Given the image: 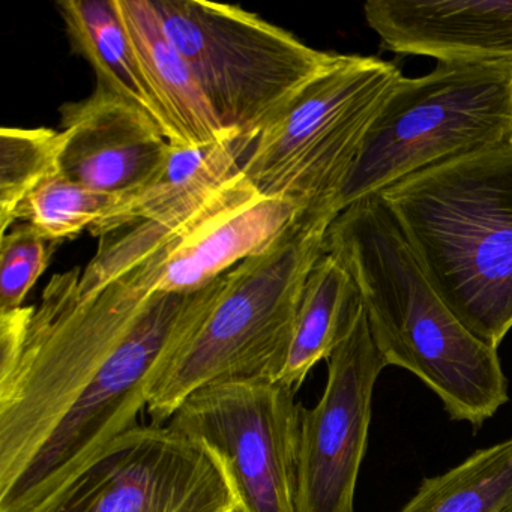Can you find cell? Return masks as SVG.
Returning <instances> with one entry per match:
<instances>
[{
	"mask_svg": "<svg viewBox=\"0 0 512 512\" xmlns=\"http://www.w3.org/2000/svg\"><path fill=\"white\" fill-rule=\"evenodd\" d=\"M323 253L355 281L386 367L415 374L452 419L475 428L508 403L497 349L475 337L437 295L380 194L334 218Z\"/></svg>",
	"mask_w": 512,
	"mask_h": 512,
	"instance_id": "obj_1",
	"label": "cell"
},
{
	"mask_svg": "<svg viewBox=\"0 0 512 512\" xmlns=\"http://www.w3.org/2000/svg\"><path fill=\"white\" fill-rule=\"evenodd\" d=\"M379 194L437 295L499 349L512 329V146L431 167Z\"/></svg>",
	"mask_w": 512,
	"mask_h": 512,
	"instance_id": "obj_2",
	"label": "cell"
},
{
	"mask_svg": "<svg viewBox=\"0 0 512 512\" xmlns=\"http://www.w3.org/2000/svg\"><path fill=\"white\" fill-rule=\"evenodd\" d=\"M53 275L13 370L0 377V493L25 472L130 334L151 292L122 275L94 289Z\"/></svg>",
	"mask_w": 512,
	"mask_h": 512,
	"instance_id": "obj_3",
	"label": "cell"
},
{
	"mask_svg": "<svg viewBox=\"0 0 512 512\" xmlns=\"http://www.w3.org/2000/svg\"><path fill=\"white\" fill-rule=\"evenodd\" d=\"M335 217L329 211L302 212L268 250L227 272L205 322L152 376L146 404L152 424H167L182 401L208 383L280 379L305 281Z\"/></svg>",
	"mask_w": 512,
	"mask_h": 512,
	"instance_id": "obj_4",
	"label": "cell"
},
{
	"mask_svg": "<svg viewBox=\"0 0 512 512\" xmlns=\"http://www.w3.org/2000/svg\"><path fill=\"white\" fill-rule=\"evenodd\" d=\"M512 146V62L440 61L401 77L374 113L335 197L340 214L415 173Z\"/></svg>",
	"mask_w": 512,
	"mask_h": 512,
	"instance_id": "obj_5",
	"label": "cell"
},
{
	"mask_svg": "<svg viewBox=\"0 0 512 512\" xmlns=\"http://www.w3.org/2000/svg\"><path fill=\"white\" fill-rule=\"evenodd\" d=\"M226 274L188 295L151 293L142 316L7 491L0 512H38L113 440L137 425L157 368L211 313Z\"/></svg>",
	"mask_w": 512,
	"mask_h": 512,
	"instance_id": "obj_6",
	"label": "cell"
},
{
	"mask_svg": "<svg viewBox=\"0 0 512 512\" xmlns=\"http://www.w3.org/2000/svg\"><path fill=\"white\" fill-rule=\"evenodd\" d=\"M401 77L392 62L338 55L263 127L242 175L263 196L338 215L335 197L365 130Z\"/></svg>",
	"mask_w": 512,
	"mask_h": 512,
	"instance_id": "obj_7",
	"label": "cell"
},
{
	"mask_svg": "<svg viewBox=\"0 0 512 512\" xmlns=\"http://www.w3.org/2000/svg\"><path fill=\"white\" fill-rule=\"evenodd\" d=\"M152 5L230 133L259 136L338 58L233 5L208 0H152Z\"/></svg>",
	"mask_w": 512,
	"mask_h": 512,
	"instance_id": "obj_8",
	"label": "cell"
},
{
	"mask_svg": "<svg viewBox=\"0 0 512 512\" xmlns=\"http://www.w3.org/2000/svg\"><path fill=\"white\" fill-rule=\"evenodd\" d=\"M302 212L263 196L241 173L187 214L101 238L80 284L94 289L127 275L151 293H196L268 250Z\"/></svg>",
	"mask_w": 512,
	"mask_h": 512,
	"instance_id": "obj_9",
	"label": "cell"
},
{
	"mask_svg": "<svg viewBox=\"0 0 512 512\" xmlns=\"http://www.w3.org/2000/svg\"><path fill=\"white\" fill-rule=\"evenodd\" d=\"M295 395L280 380L208 383L182 401L167 425L211 452L236 512H296L301 404Z\"/></svg>",
	"mask_w": 512,
	"mask_h": 512,
	"instance_id": "obj_10",
	"label": "cell"
},
{
	"mask_svg": "<svg viewBox=\"0 0 512 512\" xmlns=\"http://www.w3.org/2000/svg\"><path fill=\"white\" fill-rule=\"evenodd\" d=\"M38 512H236L211 452L169 425L131 428Z\"/></svg>",
	"mask_w": 512,
	"mask_h": 512,
	"instance_id": "obj_11",
	"label": "cell"
},
{
	"mask_svg": "<svg viewBox=\"0 0 512 512\" xmlns=\"http://www.w3.org/2000/svg\"><path fill=\"white\" fill-rule=\"evenodd\" d=\"M385 367L362 305L329 356L319 403L311 409L301 404L296 512H353L374 385Z\"/></svg>",
	"mask_w": 512,
	"mask_h": 512,
	"instance_id": "obj_12",
	"label": "cell"
},
{
	"mask_svg": "<svg viewBox=\"0 0 512 512\" xmlns=\"http://www.w3.org/2000/svg\"><path fill=\"white\" fill-rule=\"evenodd\" d=\"M61 172L89 190L124 197L151 181L169 157V140L145 113L97 86L61 107Z\"/></svg>",
	"mask_w": 512,
	"mask_h": 512,
	"instance_id": "obj_13",
	"label": "cell"
},
{
	"mask_svg": "<svg viewBox=\"0 0 512 512\" xmlns=\"http://www.w3.org/2000/svg\"><path fill=\"white\" fill-rule=\"evenodd\" d=\"M364 16L395 55L512 62V0H370Z\"/></svg>",
	"mask_w": 512,
	"mask_h": 512,
	"instance_id": "obj_14",
	"label": "cell"
},
{
	"mask_svg": "<svg viewBox=\"0 0 512 512\" xmlns=\"http://www.w3.org/2000/svg\"><path fill=\"white\" fill-rule=\"evenodd\" d=\"M115 2L170 145L197 148L238 134L224 130L187 59L167 37L152 0Z\"/></svg>",
	"mask_w": 512,
	"mask_h": 512,
	"instance_id": "obj_15",
	"label": "cell"
},
{
	"mask_svg": "<svg viewBox=\"0 0 512 512\" xmlns=\"http://www.w3.org/2000/svg\"><path fill=\"white\" fill-rule=\"evenodd\" d=\"M257 136L232 134L197 148H170L164 166L142 188L119 197L89 232L104 238L142 223L187 214L241 175Z\"/></svg>",
	"mask_w": 512,
	"mask_h": 512,
	"instance_id": "obj_16",
	"label": "cell"
},
{
	"mask_svg": "<svg viewBox=\"0 0 512 512\" xmlns=\"http://www.w3.org/2000/svg\"><path fill=\"white\" fill-rule=\"evenodd\" d=\"M361 310L355 281L337 259L323 253L305 281L295 337L278 380L298 392L314 365L337 349Z\"/></svg>",
	"mask_w": 512,
	"mask_h": 512,
	"instance_id": "obj_17",
	"label": "cell"
},
{
	"mask_svg": "<svg viewBox=\"0 0 512 512\" xmlns=\"http://www.w3.org/2000/svg\"><path fill=\"white\" fill-rule=\"evenodd\" d=\"M58 8L71 47L94 68L97 86L148 115L166 136L163 115L140 73L115 0H64Z\"/></svg>",
	"mask_w": 512,
	"mask_h": 512,
	"instance_id": "obj_18",
	"label": "cell"
},
{
	"mask_svg": "<svg viewBox=\"0 0 512 512\" xmlns=\"http://www.w3.org/2000/svg\"><path fill=\"white\" fill-rule=\"evenodd\" d=\"M400 512H512V439L425 478Z\"/></svg>",
	"mask_w": 512,
	"mask_h": 512,
	"instance_id": "obj_19",
	"label": "cell"
},
{
	"mask_svg": "<svg viewBox=\"0 0 512 512\" xmlns=\"http://www.w3.org/2000/svg\"><path fill=\"white\" fill-rule=\"evenodd\" d=\"M65 137L49 128L0 130V230L14 224L20 203L50 176L61 172Z\"/></svg>",
	"mask_w": 512,
	"mask_h": 512,
	"instance_id": "obj_20",
	"label": "cell"
},
{
	"mask_svg": "<svg viewBox=\"0 0 512 512\" xmlns=\"http://www.w3.org/2000/svg\"><path fill=\"white\" fill-rule=\"evenodd\" d=\"M118 199L89 190L58 172L41 182L20 203L14 214V224L22 221L46 241L59 242L89 230Z\"/></svg>",
	"mask_w": 512,
	"mask_h": 512,
	"instance_id": "obj_21",
	"label": "cell"
},
{
	"mask_svg": "<svg viewBox=\"0 0 512 512\" xmlns=\"http://www.w3.org/2000/svg\"><path fill=\"white\" fill-rule=\"evenodd\" d=\"M49 241L31 226L14 224L0 239V313L25 307L26 296L49 266Z\"/></svg>",
	"mask_w": 512,
	"mask_h": 512,
	"instance_id": "obj_22",
	"label": "cell"
}]
</instances>
